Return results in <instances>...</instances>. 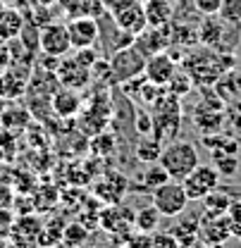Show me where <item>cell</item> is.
<instances>
[{
    "mask_svg": "<svg viewBox=\"0 0 241 248\" xmlns=\"http://www.w3.org/2000/svg\"><path fill=\"white\" fill-rule=\"evenodd\" d=\"M160 165L170 174V179H179L181 182L186 174H191L201 165V157H198V151H196V146L191 141L172 139V141H167L162 146Z\"/></svg>",
    "mask_w": 241,
    "mask_h": 248,
    "instance_id": "6da1fadb",
    "label": "cell"
},
{
    "mask_svg": "<svg viewBox=\"0 0 241 248\" xmlns=\"http://www.w3.org/2000/svg\"><path fill=\"white\" fill-rule=\"evenodd\" d=\"M146 55L131 43V46H124L120 50H115L112 55H110V62H108V67H110V79L115 81V84H127V81H131V79H136V77H141L144 72H146Z\"/></svg>",
    "mask_w": 241,
    "mask_h": 248,
    "instance_id": "7a4b0ae2",
    "label": "cell"
},
{
    "mask_svg": "<svg viewBox=\"0 0 241 248\" xmlns=\"http://www.w3.org/2000/svg\"><path fill=\"white\" fill-rule=\"evenodd\" d=\"M151 203L160 210L162 217H179L189 205V196L179 179H167L165 184L151 191Z\"/></svg>",
    "mask_w": 241,
    "mask_h": 248,
    "instance_id": "3957f363",
    "label": "cell"
},
{
    "mask_svg": "<svg viewBox=\"0 0 241 248\" xmlns=\"http://www.w3.org/2000/svg\"><path fill=\"white\" fill-rule=\"evenodd\" d=\"M108 12H110L112 22H115L122 31L131 33V36H139L141 31L148 27L144 2H139V0H117L115 5L108 7Z\"/></svg>",
    "mask_w": 241,
    "mask_h": 248,
    "instance_id": "277c9868",
    "label": "cell"
},
{
    "mask_svg": "<svg viewBox=\"0 0 241 248\" xmlns=\"http://www.w3.org/2000/svg\"><path fill=\"white\" fill-rule=\"evenodd\" d=\"M184 191L189 196V201H203L210 191L220 186V172L215 170V165H198L191 174H186L181 179Z\"/></svg>",
    "mask_w": 241,
    "mask_h": 248,
    "instance_id": "5b68a950",
    "label": "cell"
},
{
    "mask_svg": "<svg viewBox=\"0 0 241 248\" xmlns=\"http://www.w3.org/2000/svg\"><path fill=\"white\" fill-rule=\"evenodd\" d=\"M232 239V224H229V217L227 213L225 215H206L198 219V241L203 246H210V248H217L222 246L225 241Z\"/></svg>",
    "mask_w": 241,
    "mask_h": 248,
    "instance_id": "8992f818",
    "label": "cell"
},
{
    "mask_svg": "<svg viewBox=\"0 0 241 248\" xmlns=\"http://www.w3.org/2000/svg\"><path fill=\"white\" fill-rule=\"evenodd\" d=\"M227 120V112H225V103L217 98V95H210L206 98L203 103H198L193 108V124L203 131V134H215L222 129V124Z\"/></svg>",
    "mask_w": 241,
    "mask_h": 248,
    "instance_id": "52a82bcc",
    "label": "cell"
},
{
    "mask_svg": "<svg viewBox=\"0 0 241 248\" xmlns=\"http://www.w3.org/2000/svg\"><path fill=\"white\" fill-rule=\"evenodd\" d=\"M67 31H69L72 50H79V48H93V46L100 41V27H98V19H96V17H89V15L69 17Z\"/></svg>",
    "mask_w": 241,
    "mask_h": 248,
    "instance_id": "ba28073f",
    "label": "cell"
},
{
    "mask_svg": "<svg viewBox=\"0 0 241 248\" xmlns=\"http://www.w3.org/2000/svg\"><path fill=\"white\" fill-rule=\"evenodd\" d=\"M41 234H43V224L41 219L33 215H22L12 222V229H10V236L7 241L15 248H27L31 244H41Z\"/></svg>",
    "mask_w": 241,
    "mask_h": 248,
    "instance_id": "9c48e42d",
    "label": "cell"
},
{
    "mask_svg": "<svg viewBox=\"0 0 241 248\" xmlns=\"http://www.w3.org/2000/svg\"><path fill=\"white\" fill-rule=\"evenodd\" d=\"M134 46H136L146 58L167 50V48L172 46V24H167V27H146V29L134 38Z\"/></svg>",
    "mask_w": 241,
    "mask_h": 248,
    "instance_id": "30bf717a",
    "label": "cell"
},
{
    "mask_svg": "<svg viewBox=\"0 0 241 248\" xmlns=\"http://www.w3.org/2000/svg\"><path fill=\"white\" fill-rule=\"evenodd\" d=\"M69 50H72V43H69L67 24L53 22V24L41 27V53L55 55V58H64Z\"/></svg>",
    "mask_w": 241,
    "mask_h": 248,
    "instance_id": "8fae6325",
    "label": "cell"
},
{
    "mask_svg": "<svg viewBox=\"0 0 241 248\" xmlns=\"http://www.w3.org/2000/svg\"><path fill=\"white\" fill-rule=\"evenodd\" d=\"M55 77H58L60 86L81 91L84 86H89L93 72H91V67H84L81 62L74 60V58H62L58 69H55Z\"/></svg>",
    "mask_w": 241,
    "mask_h": 248,
    "instance_id": "7c38bea8",
    "label": "cell"
},
{
    "mask_svg": "<svg viewBox=\"0 0 241 248\" xmlns=\"http://www.w3.org/2000/svg\"><path fill=\"white\" fill-rule=\"evenodd\" d=\"M175 72H177V60L167 53V50H162V53H155L151 55L148 60H146V77L151 79L153 84H158V86H167V81L175 77Z\"/></svg>",
    "mask_w": 241,
    "mask_h": 248,
    "instance_id": "4fadbf2b",
    "label": "cell"
},
{
    "mask_svg": "<svg viewBox=\"0 0 241 248\" xmlns=\"http://www.w3.org/2000/svg\"><path fill=\"white\" fill-rule=\"evenodd\" d=\"M122 89H124V93H127L131 100H139L141 105H151V108L155 105V100L162 95V86L153 84L146 74H141V77H136V79L122 84Z\"/></svg>",
    "mask_w": 241,
    "mask_h": 248,
    "instance_id": "5bb4252c",
    "label": "cell"
},
{
    "mask_svg": "<svg viewBox=\"0 0 241 248\" xmlns=\"http://www.w3.org/2000/svg\"><path fill=\"white\" fill-rule=\"evenodd\" d=\"M50 108L60 117H74L81 110V95H79L77 89L58 86V91L53 93V98H50Z\"/></svg>",
    "mask_w": 241,
    "mask_h": 248,
    "instance_id": "9a60e30c",
    "label": "cell"
},
{
    "mask_svg": "<svg viewBox=\"0 0 241 248\" xmlns=\"http://www.w3.org/2000/svg\"><path fill=\"white\" fill-rule=\"evenodd\" d=\"M146 22L148 27H167L175 19V2L172 0H146Z\"/></svg>",
    "mask_w": 241,
    "mask_h": 248,
    "instance_id": "2e32d148",
    "label": "cell"
},
{
    "mask_svg": "<svg viewBox=\"0 0 241 248\" xmlns=\"http://www.w3.org/2000/svg\"><path fill=\"white\" fill-rule=\"evenodd\" d=\"M215 93L222 103H234L241 98V74L232 67L227 69L217 81H215Z\"/></svg>",
    "mask_w": 241,
    "mask_h": 248,
    "instance_id": "e0dca14e",
    "label": "cell"
},
{
    "mask_svg": "<svg viewBox=\"0 0 241 248\" xmlns=\"http://www.w3.org/2000/svg\"><path fill=\"white\" fill-rule=\"evenodd\" d=\"M24 27V17L15 7H0V38L2 41H15Z\"/></svg>",
    "mask_w": 241,
    "mask_h": 248,
    "instance_id": "ac0fdd59",
    "label": "cell"
},
{
    "mask_svg": "<svg viewBox=\"0 0 241 248\" xmlns=\"http://www.w3.org/2000/svg\"><path fill=\"white\" fill-rule=\"evenodd\" d=\"M225 22L217 17V19H203L201 27H198V41L203 46H208L210 50H220V38L225 36Z\"/></svg>",
    "mask_w": 241,
    "mask_h": 248,
    "instance_id": "d6986e66",
    "label": "cell"
},
{
    "mask_svg": "<svg viewBox=\"0 0 241 248\" xmlns=\"http://www.w3.org/2000/svg\"><path fill=\"white\" fill-rule=\"evenodd\" d=\"M162 141L158 139V136H151V134H146V136H141V141L136 143V160H141V162H160V155H162Z\"/></svg>",
    "mask_w": 241,
    "mask_h": 248,
    "instance_id": "ffe728a7",
    "label": "cell"
},
{
    "mask_svg": "<svg viewBox=\"0 0 241 248\" xmlns=\"http://www.w3.org/2000/svg\"><path fill=\"white\" fill-rule=\"evenodd\" d=\"M160 210L155 208V205H146V208H141L136 215H134V229L136 232H146V234H153V232H158V227H160Z\"/></svg>",
    "mask_w": 241,
    "mask_h": 248,
    "instance_id": "44dd1931",
    "label": "cell"
},
{
    "mask_svg": "<svg viewBox=\"0 0 241 248\" xmlns=\"http://www.w3.org/2000/svg\"><path fill=\"white\" fill-rule=\"evenodd\" d=\"M232 196L227 193V188H215L210 191L206 198H203V208H206V213H210V215H225L227 210H229V205H232Z\"/></svg>",
    "mask_w": 241,
    "mask_h": 248,
    "instance_id": "7402d4cb",
    "label": "cell"
},
{
    "mask_svg": "<svg viewBox=\"0 0 241 248\" xmlns=\"http://www.w3.org/2000/svg\"><path fill=\"white\" fill-rule=\"evenodd\" d=\"M170 179V174L162 170V165L160 162H153L151 165V170H146L144 174H141V184H136V188L139 191H153V188H158L160 184H165Z\"/></svg>",
    "mask_w": 241,
    "mask_h": 248,
    "instance_id": "603a6c76",
    "label": "cell"
},
{
    "mask_svg": "<svg viewBox=\"0 0 241 248\" xmlns=\"http://www.w3.org/2000/svg\"><path fill=\"white\" fill-rule=\"evenodd\" d=\"M212 165L220 172V177H234L239 172V157H237V153H220V151H215L212 153Z\"/></svg>",
    "mask_w": 241,
    "mask_h": 248,
    "instance_id": "cb8c5ba5",
    "label": "cell"
},
{
    "mask_svg": "<svg viewBox=\"0 0 241 248\" xmlns=\"http://www.w3.org/2000/svg\"><path fill=\"white\" fill-rule=\"evenodd\" d=\"M217 17L227 27H241V0H222Z\"/></svg>",
    "mask_w": 241,
    "mask_h": 248,
    "instance_id": "d4e9b609",
    "label": "cell"
},
{
    "mask_svg": "<svg viewBox=\"0 0 241 248\" xmlns=\"http://www.w3.org/2000/svg\"><path fill=\"white\" fill-rule=\"evenodd\" d=\"M191 86H193V81H191V77H189V74H184V72H175V77L167 81V86H165V89L181 98L184 93L191 89Z\"/></svg>",
    "mask_w": 241,
    "mask_h": 248,
    "instance_id": "484cf974",
    "label": "cell"
},
{
    "mask_svg": "<svg viewBox=\"0 0 241 248\" xmlns=\"http://www.w3.org/2000/svg\"><path fill=\"white\" fill-rule=\"evenodd\" d=\"M153 248H179V239L172 232H153Z\"/></svg>",
    "mask_w": 241,
    "mask_h": 248,
    "instance_id": "4316f807",
    "label": "cell"
},
{
    "mask_svg": "<svg viewBox=\"0 0 241 248\" xmlns=\"http://www.w3.org/2000/svg\"><path fill=\"white\" fill-rule=\"evenodd\" d=\"M227 217H229V224H232V236H241V201H232Z\"/></svg>",
    "mask_w": 241,
    "mask_h": 248,
    "instance_id": "83f0119b",
    "label": "cell"
},
{
    "mask_svg": "<svg viewBox=\"0 0 241 248\" xmlns=\"http://www.w3.org/2000/svg\"><path fill=\"white\" fill-rule=\"evenodd\" d=\"M222 0H193V10L201 12L203 17H215L220 12Z\"/></svg>",
    "mask_w": 241,
    "mask_h": 248,
    "instance_id": "f1b7e54d",
    "label": "cell"
},
{
    "mask_svg": "<svg viewBox=\"0 0 241 248\" xmlns=\"http://www.w3.org/2000/svg\"><path fill=\"white\" fill-rule=\"evenodd\" d=\"M127 248H153V234L136 232V234L127 236Z\"/></svg>",
    "mask_w": 241,
    "mask_h": 248,
    "instance_id": "f546056e",
    "label": "cell"
},
{
    "mask_svg": "<svg viewBox=\"0 0 241 248\" xmlns=\"http://www.w3.org/2000/svg\"><path fill=\"white\" fill-rule=\"evenodd\" d=\"M227 122L232 124V129L241 131V98L234 100V103H229V108H227Z\"/></svg>",
    "mask_w": 241,
    "mask_h": 248,
    "instance_id": "4dcf8cb0",
    "label": "cell"
},
{
    "mask_svg": "<svg viewBox=\"0 0 241 248\" xmlns=\"http://www.w3.org/2000/svg\"><path fill=\"white\" fill-rule=\"evenodd\" d=\"M74 60H79L84 67H91V69H93V64L98 62V53H96L93 48H79L77 55H74Z\"/></svg>",
    "mask_w": 241,
    "mask_h": 248,
    "instance_id": "1f68e13d",
    "label": "cell"
},
{
    "mask_svg": "<svg viewBox=\"0 0 241 248\" xmlns=\"http://www.w3.org/2000/svg\"><path fill=\"white\" fill-rule=\"evenodd\" d=\"M136 131H139L141 136L153 134V115H148V112H139V117H136Z\"/></svg>",
    "mask_w": 241,
    "mask_h": 248,
    "instance_id": "d6a6232c",
    "label": "cell"
},
{
    "mask_svg": "<svg viewBox=\"0 0 241 248\" xmlns=\"http://www.w3.org/2000/svg\"><path fill=\"white\" fill-rule=\"evenodd\" d=\"M12 222H15L12 213H10V210H5V208H0V239H7V236H10Z\"/></svg>",
    "mask_w": 241,
    "mask_h": 248,
    "instance_id": "836d02e7",
    "label": "cell"
},
{
    "mask_svg": "<svg viewBox=\"0 0 241 248\" xmlns=\"http://www.w3.org/2000/svg\"><path fill=\"white\" fill-rule=\"evenodd\" d=\"M12 62V53H10V41L0 38V72H5Z\"/></svg>",
    "mask_w": 241,
    "mask_h": 248,
    "instance_id": "e575fe53",
    "label": "cell"
},
{
    "mask_svg": "<svg viewBox=\"0 0 241 248\" xmlns=\"http://www.w3.org/2000/svg\"><path fill=\"white\" fill-rule=\"evenodd\" d=\"M100 2H103V5H105V7H110V5H115V2H117V0H100Z\"/></svg>",
    "mask_w": 241,
    "mask_h": 248,
    "instance_id": "d590c367",
    "label": "cell"
},
{
    "mask_svg": "<svg viewBox=\"0 0 241 248\" xmlns=\"http://www.w3.org/2000/svg\"><path fill=\"white\" fill-rule=\"evenodd\" d=\"M27 248H48V246H43V244H31V246H27Z\"/></svg>",
    "mask_w": 241,
    "mask_h": 248,
    "instance_id": "8d00e7d4",
    "label": "cell"
},
{
    "mask_svg": "<svg viewBox=\"0 0 241 248\" xmlns=\"http://www.w3.org/2000/svg\"><path fill=\"white\" fill-rule=\"evenodd\" d=\"M139 2H146V0H139Z\"/></svg>",
    "mask_w": 241,
    "mask_h": 248,
    "instance_id": "74e56055",
    "label": "cell"
},
{
    "mask_svg": "<svg viewBox=\"0 0 241 248\" xmlns=\"http://www.w3.org/2000/svg\"><path fill=\"white\" fill-rule=\"evenodd\" d=\"M172 2H177V0H172Z\"/></svg>",
    "mask_w": 241,
    "mask_h": 248,
    "instance_id": "f35d334b",
    "label": "cell"
}]
</instances>
